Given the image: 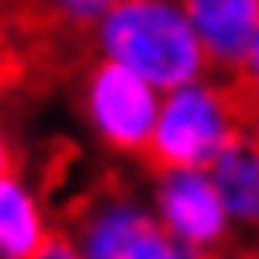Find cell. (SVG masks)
<instances>
[{
  "label": "cell",
  "mask_w": 259,
  "mask_h": 259,
  "mask_svg": "<svg viewBox=\"0 0 259 259\" xmlns=\"http://www.w3.org/2000/svg\"><path fill=\"white\" fill-rule=\"evenodd\" d=\"M97 61L138 73L158 93L210 73L182 0H117L93 28Z\"/></svg>",
  "instance_id": "1"
},
{
  "label": "cell",
  "mask_w": 259,
  "mask_h": 259,
  "mask_svg": "<svg viewBox=\"0 0 259 259\" xmlns=\"http://www.w3.org/2000/svg\"><path fill=\"white\" fill-rule=\"evenodd\" d=\"M247 134L251 101L243 97L235 77L206 73L190 85L162 93L146 158L154 162V170H210Z\"/></svg>",
  "instance_id": "2"
},
{
  "label": "cell",
  "mask_w": 259,
  "mask_h": 259,
  "mask_svg": "<svg viewBox=\"0 0 259 259\" xmlns=\"http://www.w3.org/2000/svg\"><path fill=\"white\" fill-rule=\"evenodd\" d=\"M77 101H81V121L97 138L101 150H109L117 158H146L150 154L162 93L154 85H146L138 73L109 65V61H93L81 77Z\"/></svg>",
  "instance_id": "3"
},
{
  "label": "cell",
  "mask_w": 259,
  "mask_h": 259,
  "mask_svg": "<svg viewBox=\"0 0 259 259\" xmlns=\"http://www.w3.org/2000/svg\"><path fill=\"white\" fill-rule=\"evenodd\" d=\"M146 206L158 231L194 259H210L235 247V219L210 178V170H154Z\"/></svg>",
  "instance_id": "4"
},
{
  "label": "cell",
  "mask_w": 259,
  "mask_h": 259,
  "mask_svg": "<svg viewBox=\"0 0 259 259\" xmlns=\"http://www.w3.org/2000/svg\"><path fill=\"white\" fill-rule=\"evenodd\" d=\"M69 235L81 259H194L158 231L146 198L130 190L93 194Z\"/></svg>",
  "instance_id": "5"
},
{
  "label": "cell",
  "mask_w": 259,
  "mask_h": 259,
  "mask_svg": "<svg viewBox=\"0 0 259 259\" xmlns=\"http://www.w3.org/2000/svg\"><path fill=\"white\" fill-rule=\"evenodd\" d=\"M210 73L235 77L259 36V0H182Z\"/></svg>",
  "instance_id": "6"
},
{
  "label": "cell",
  "mask_w": 259,
  "mask_h": 259,
  "mask_svg": "<svg viewBox=\"0 0 259 259\" xmlns=\"http://www.w3.org/2000/svg\"><path fill=\"white\" fill-rule=\"evenodd\" d=\"M53 239V219L40 190L16 170L0 182V259H32Z\"/></svg>",
  "instance_id": "7"
},
{
  "label": "cell",
  "mask_w": 259,
  "mask_h": 259,
  "mask_svg": "<svg viewBox=\"0 0 259 259\" xmlns=\"http://www.w3.org/2000/svg\"><path fill=\"white\" fill-rule=\"evenodd\" d=\"M210 178H214L235 227H251L255 231V219H259V142L251 134L239 138L210 166Z\"/></svg>",
  "instance_id": "8"
},
{
  "label": "cell",
  "mask_w": 259,
  "mask_h": 259,
  "mask_svg": "<svg viewBox=\"0 0 259 259\" xmlns=\"http://www.w3.org/2000/svg\"><path fill=\"white\" fill-rule=\"evenodd\" d=\"M113 4H117V0H45L49 16H53L57 24H65V28H81V32H93V28L109 16Z\"/></svg>",
  "instance_id": "9"
},
{
  "label": "cell",
  "mask_w": 259,
  "mask_h": 259,
  "mask_svg": "<svg viewBox=\"0 0 259 259\" xmlns=\"http://www.w3.org/2000/svg\"><path fill=\"white\" fill-rule=\"evenodd\" d=\"M235 85L243 89V97L251 101V109H259V36H255V45H251L243 69L235 73Z\"/></svg>",
  "instance_id": "10"
},
{
  "label": "cell",
  "mask_w": 259,
  "mask_h": 259,
  "mask_svg": "<svg viewBox=\"0 0 259 259\" xmlns=\"http://www.w3.org/2000/svg\"><path fill=\"white\" fill-rule=\"evenodd\" d=\"M32 259H81V251H77V243H73L69 231H53V239H49Z\"/></svg>",
  "instance_id": "11"
},
{
  "label": "cell",
  "mask_w": 259,
  "mask_h": 259,
  "mask_svg": "<svg viewBox=\"0 0 259 259\" xmlns=\"http://www.w3.org/2000/svg\"><path fill=\"white\" fill-rule=\"evenodd\" d=\"M8 174H16V146H12V134L4 125V117H0V182Z\"/></svg>",
  "instance_id": "12"
},
{
  "label": "cell",
  "mask_w": 259,
  "mask_h": 259,
  "mask_svg": "<svg viewBox=\"0 0 259 259\" xmlns=\"http://www.w3.org/2000/svg\"><path fill=\"white\" fill-rule=\"evenodd\" d=\"M210 259H259V247H227V251H219Z\"/></svg>",
  "instance_id": "13"
},
{
  "label": "cell",
  "mask_w": 259,
  "mask_h": 259,
  "mask_svg": "<svg viewBox=\"0 0 259 259\" xmlns=\"http://www.w3.org/2000/svg\"><path fill=\"white\" fill-rule=\"evenodd\" d=\"M12 77V61H8V53L0 49V89H4V81Z\"/></svg>",
  "instance_id": "14"
},
{
  "label": "cell",
  "mask_w": 259,
  "mask_h": 259,
  "mask_svg": "<svg viewBox=\"0 0 259 259\" xmlns=\"http://www.w3.org/2000/svg\"><path fill=\"white\" fill-rule=\"evenodd\" d=\"M251 138L259 142V109H251Z\"/></svg>",
  "instance_id": "15"
},
{
  "label": "cell",
  "mask_w": 259,
  "mask_h": 259,
  "mask_svg": "<svg viewBox=\"0 0 259 259\" xmlns=\"http://www.w3.org/2000/svg\"><path fill=\"white\" fill-rule=\"evenodd\" d=\"M255 231H259V219H255Z\"/></svg>",
  "instance_id": "16"
}]
</instances>
